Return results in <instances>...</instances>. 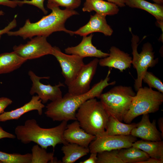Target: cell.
<instances>
[{"label": "cell", "mask_w": 163, "mask_h": 163, "mask_svg": "<svg viewBox=\"0 0 163 163\" xmlns=\"http://www.w3.org/2000/svg\"><path fill=\"white\" fill-rule=\"evenodd\" d=\"M110 71L109 69L105 78L94 84L87 92L76 95H70L67 93L61 98L48 104L46 107V116L53 121L67 122L76 120V111L82 104L89 99L99 98L105 88L115 84V81L109 82Z\"/></svg>", "instance_id": "cell-1"}, {"label": "cell", "mask_w": 163, "mask_h": 163, "mask_svg": "<svg viewBox=\"0 0 163 163\" xmlns=\"http://www.w3.org/2000/svg\"><path fill=\"white\" fill-rule=\"evenodd\" d=\"M51 12L43 17L37 22L32 23L29 19L26 20L24 26L15 31H9V36H19L24 39H31L37 36L48 37L53 33L63 31L71 35H74L73 31L65 27L66 20L71 17L78 14L74 10L66 8L60 9L59 7L51 9Z\"/></svg>", "instance_id": "cell-2"}, {"label": "cell", "mask_w": 163, "mask_h": 163, "mask_svg": "<svg viewBox=\"0 0 163 163\" xmlns=\"http://www.w3.org/2000/svg\"><path fill=\"white\" fill-rule=\"evenodd\" d=\"M67 122L62 121L58 125L51 128L41 127L36 120L32 119L26 120L24 125L17 126L14 133L17 139L24 144L34 142L46 149L49 146L54 149L58 144L67 142L64 139L63 133Z\"/></svg>", "instance_id": "cell-3"}, {"label": "cell", "mask_w": 163, "mask_h": 163, "mask_svg": "<svg viewBox=\"0 0 163 163\" xmlns=\"http://www.w3.org/2000/svg\"><path fill=\"white\" fill-rule=\"evenodd\" d=\"M78 110L76 120L85 131L96 136L104 133L109 115L100 101L89 99Z\"/></svg>", "instance_id": "cell-4"}, {"label": "cell", "mask_w": 163, "mask_h": 163, "mask_svg": "<svg viewBox=\"0 0 163 163\" xmlns=\"http://www.w3.org/2000/svg\"><path fill=\"white\" fill-rule=\"evenodd\" d=\"M136 94L131 87L120 85L102 93L99 98L109 116L122 122Z\"/></svg>", "instance_id": "cell-5"}, {"label": "cell", "mask_w": 163, "mask_h": 163, "mask_svg": "<svg viewBox=\"0 0 163 163\" xmlns=\"http://www.w3.org/2000/svg\"><path fill=\"white\" fill-rule=\"evenodd\" d=\"M130 108L124 116L123 121L131 123L140 115L158 111L163 102V93L147 87H142L137 91Z\"/></svg>", "instance_id": "cell-6"}, {"label": "cell", "mask_w": 163, "mask_h": 163, "mask_svg": "<svg viewBox=\"0 0 163 163\" xmlns=\"http://www.w3.org/2000/svg\"><path fill=\"white\" fill-rule=\"evenodd\" d=\"M132 34L131 46L133 58L132 64L136 69L137 78L135 80L134 88L136 91L142 87V78L149 68L154 67L158 63V58L155 59L154 52L152 45L149 42L144 43L140 53L137 51L138 43L139 41V37Z\"/></svg>", "instance_id": "cell-7"}, {"label": "cell", "mask_w": 163, "mask_h": 163, "mask_svg": "<svg viewBox=\"0 0 163 163\" xmlns=\"http://www.w3.org/2000/svg\"><path fill=\"white\" fill-rule=\"evenodd\" d=\"M136 137L129 135H109L104 133L96 136L89 145L91 153H98L104 151L119 150L132 146Z\"/></svg>", "instance_id": "cell-8"}, {"label": "cell", "mask_w": 163, "mask_h": 163, "mask_svg": "<svg viewBox=\"0 0 163 163\" xmlns=\"http://www.w3.org/2000/svg\"><path fill=\"white\" fill-rule=\"evenodd\" d=\"M52 55L59 62L62 74L65 78V83L68 86L75 80L85 65L83 58L76 55L64 53L56 46L53 47Z\"/></svg>", "instance_id": "cell-9"}, {"label": "cell", "mask_w": 163, "mask_h": 163, "mask_svg": "<svg viewBox=\"0 0 163 163\" xmlns=\"http://www.w3.org/2000/svg\"><path fill=\"white\" fill-rule=\"evenodd\" d=\"M46 38L44 36H35L25 44L14 46L13 51L27 60L52 55L53 46L47 41Z\"/></svg>", "instance_id": "cell-10"}, {"label": "cell", "mask_w": 163, "mask_h": 163, "mask_svg": "<svg viewBox=\"0 0 163 163\" xmlns=\"http://www.w3.org/2000/svg\"><path fill=\"white\" fill-rule=\"evenodd\" d=\"M28 75L32 82V86L30 94L33 95L37 94L43 104H45L50 100L53 101L61 98L62 93L60 87L65 86L60 82L57 85L52 86L50 84L45 85L41 83L40 80L43 79H49V76L39 77L31 70L28 72Z\"/></svg>", "instance_id": "cell-11"}, {"label": "cell", "mask_w": 163, "mask_h": 163, "mask_svg": "<svg viewBox=\"0 0 163 163\" xmlns=\"http://www.w3.org/2000/svg\"><path fill=\"white\" fill-rule=\"evenodd\" d=\"M99 61L95 58L85 64L75 80L68 86V93L73 95H79L90 90V85L96 72Z\"/></svg>", "instance_id": "cell-12"}, {"label": "cell", "mask_w": 163, "mask_h": 163, "mask_svg": "<svg viewBox=\"0 0 163 163\" xmlns=\"http://www.w3.org/2000/svg\"><path fill=\"white\" fill-rule=\"evenodd\" d=\"M132 60V58L129 54L113 46L110 49L109 56L99 60L98 64L101 66L114 68L123 72L130 68Z\"/></svg>", "instance_id": "cell-13"}, {"label": "cell", "mask_w": 163, "mask_h": 163, "mask_svg": "<svg viewBox=\"0 0 163 163\" xmlns=\"http://www.w3.org/2000/svg\"><path fill=\"white\" fill-rule=\"evenodd\" d=\"M156 120L151 122L149 114L142 115L141 121L132 130L131 135L142 139L157 141L162 140L161 133L157 129Z\"/></svg>", "instance_id": "cell-14"}, {"label": "cell", "mask_w": 163, "mask_h": 163, "mask_svg": "<svg viewBox=\"0 0 163 163\" xmlns=\"http://www.w3.org/2000/svg\"><path fill=\"white\" fill-rule=\"evenodd\" d=\"M93 36L91 34L88 36H83L82 41L78 45L66 48L65 53L76 55L83 58L88 57L103 58L108 56L109 53L102 52L93 45L92 42Z\"/></svg>", "instance_id": "cell-15"}, {"label": "cell", "mask_w": 163, "mask_h": 163, "mask_svg": "<svg viewBox=\"0 0 163 163\" xmlns=\"http://www.w3.org/2000/svg\"><path fill=\"white\" fill-rule=\"evenodd\" d=\"M106 16L96 13L91 15L89 21L85 25L75 31H73L74 34L80 36H87L89 34L95 32H99L106 36H111L113 30L107 24Z\"/></svg>", "instance_id": "cell-16"}, {"label": "cell", "mask_w": 163, "mask_h": 163, "mask_svg": "<svg viewBox=\"0 0 163 163\" xmlns=\"http://www.w3.org/2000/svg\"><path fill=\"white\" fill-rule=\"evenodd\" d=\"M64 139L68 143H75L80 146L88 147L96 136L85 131L80 126L78 121L75 120L67 124L63 133Z\"/></svg>", "instance_id": "cell-17"}, {"label": "cell", "mask_w": 163, "mask_h": 163, "mask_svg": "<svg viewBox=\"0 0 163 163\" xmlns=\"http://www.w3.org/2000/svg\"><path fill=\"white\" fill-rule=\"evenodd\" d=\"M45 107L37 95H33L30 100L21 107L10 111L5 112L0 114V122L19 119L24 114L34 110L37 111L39 115L43 113Z\"/></svg>", "instance_id": "cell-18"}, {"label": "cell", "mask_w": 163, "mask_h": 163, "mask_svg": "<svg viewBox=\"0 0 163 163\" xmlns=\"http://www.w3.org/2000/svg\"><path fill=\"white\" fill-rule=\"evenodd\" d=\"M82 10L88 12L94 11L97 14L106 16L117 14L119 9L115 4L103 0H85Z\"/></svg>", "instance_id": "cell-19"}, {"label": "cell", "mask_w": 163, "mask_h": 163, "mask_svg": "<svg viewBox=\"0 0 163 163\" xmlns=\"http://www.w3.org/2000/svg\"><path fill=\"white\" fill-rule=\"evenodd\" d=\"M27 61L14 51L0 54V74L11 72Z\"/></svg>", "instance_id": "cell-20"}, {"label": "cell", "mask_w": 163, "mask_h": 163, "mask_svg": "<svg viewBox=\"0 0 163 163\" xmlns=\"http://www.w3.org/2000/svg\"><path fill=\"white\" fill-rule=\"evenodd\" d=\"M125 5L132 8L141 9L154 16L157 21H163V6L156 3H152L145 0H125Z\"/></svg>", "instance_id": "cell-21"}, {"label": "cell", "mask_w": 163, "mask_h": 163, "mask_svg": "<svg viewBox=\"0 0 163 163\" xmlns=\"http://www.w3.org/2000/svg\"><path fill=\"white\" fill-rule=\"evenodd\" d=\"M132 146L138 148L147 153L150 157L163 160V142L141 139L136 140Z\"/></svg>", "instance_id": "cell-22"}, {"label": "cell", "mask_w": 163, "mask_h": 163, "mask_svg": "<svg viewBox=\"0 0 163 163\" xmlns=\"http://www.w3.org/2000/svg\"><path fill=\"white\" fill-rule=\"evenodd\" d=\"M61 150L64 154L62 163H73L80 158L87 155L90 152L88 147L70 143L63 145Z\"/></svg>", "instance_id": "cell-23"}, {"label": "cell", "mask_w": 163, "mask_h": 163, "mask_svg": "<svg viewBox=\"0 0 163 163\" xmlns=\"http://www.w3.org/2000/svg\"><path fill=\"white\" fill-rule=\"evenodd\" d=\"M136 123H124L109 116L104 134L109 135H129Z\"/></svg>", "instance_id": "cell-24"}, {"label": "cell", "mask_w": 163, "mask_h": 163, "mask_svg": "<svg viewBox=\"0 0 163 163\" xmlns=\"http://www.w3.org/2000/svg\"><path fill=\"white\" fill-rule=\"evenodd\" d=\"M118 154L124 163H141L150 158L145 152L132 146L118 150Z\"/></svg>", "instance_id": "cell-25"}, {"label": "cell", "mask_w": 163, "mask_h": 163, "mask_svg": "<svg viewBox=\"0 0 163 163\" xmlns=\"http://www.w3.org/2000/svg\"><path fill=\"white\" fill-rule=\"evenodd\" d=\"M31 163H58L54 157V152H48L46 149L38 145H34L31 149Z\"/></svg>", "instance_id": "cell-26"}, {"label": "cell", "mask_w": 163, "mask_h": 163, "mask_svg": "<svg viewBox=\"0 0 163 163\" xmlns=\"http://www.w3.org/2000/svg\"><path fill=\"white\" fill-rule=\"evenodd\" d=\"M32 155L10 154L0 151V161L2 163H31Z\"/></svg>", "instance_id": "cell-27"}, {"label": "cell", "mask_w": 163, "mask_h": 163, "mask_svg": "<svg viewBox=\"0 0 163 163\" xmlns=\"http://www.w3.org/2000/svg\"><path fill=\"white\" fill-rule=\"evenodd\" d=\"M97 163H124L118 154V150L97 153Z\"/></svg>", "instance_id": "cell-28"}, {"label": "cell", "mask_w": 163, "mask_h": 163, "mask_svg": "<svg viewBox=\"0 0 163 163\" xmlns=\"http://www.w3.org/2000/svg\"><path fill=\"white\" fill-rule=\"evenodd\" d=\"M81 3V0H48L47 7L50 9L60 6L74 10L80 6Z\"/></svg>", "instance_id": "cell-29"}, {"label": "cell", "mask_w": 163, "mask_h": 163, "mask_svg": "<svg viewBox=\"0 0 163 163\" xmlns=\"http://www.w3.org/2000/svg\"><path fill=\"white\" fill-rule=\"evenodd\" d=\"M142 81L147 84L149 88H155L163 93V84L162 81L152 73L147 71L143 76Z\"/></svg>", "instance_id": "cell-30"}, {"label": "cell", "mask_w": 163, "mask_h": 163, "mask_svg": "<svg viewBox=\"0 0 163 163\" xmlns=\"http://www.w3.org/2000/svg\"><path fill=\"white\" fill-rule=\"evenodd\" d=\"M16 0L18 5L19 6H21L24 4L33 5L40 9L44 14H46L48 13L44 5V2L45 0Z\"/></svg>", "instance_id": "cell-31"}, {"label": "cell", "mask_w": 163, "mask_h": 163, "mask_svg": "<svg viewBox=\"0 0 163 163\" xmlns=\"http://www.w3.org/2000/svg\"><path fill=\"white\" fill-rule=\"evenodd\" d=\"M5 14L4 12L2 10L0 11V16L3 15ZM17 15H15L14 19L10 22L8 25L4 29L0 30V39H1L2 35L4 34H7L8 32L10 31L11 30L13 29L16 27L17 25V21L16 18Z\"/></svg>", "instance_id": "cell-32"}, {"label": "cell", "mask_w": 163, "mask_h": 163, "mask_svg": "<svg viewBox=\"0 0 163 163\" xmlns=\"http://www.w3.org/2000/svg\"><path fill=\"white\" fill-rule=\"evenodd\" d=\"M13 102L10 99L4 97H0V114L3 113L5 109Z\"/></svg>", "instance_id": "cell-33"}, {"label": "cell", "mask_w": 163, "mask_h": 163, "mask_svg": "<svg viewBox=\"0 0 163 163\" xmlns=\"http://www.w3.org/2000/svg\"><path fill=\"white\" fill-rule=\"evenodd\" d=\"M0 5L6 6L12 8H14L18 5L16 0H0Z\"/></svg>", "instance_id": "cell-34"}, {"label": "cell", "mask_w": 163, "mask_h": 163, "mask_svg": "<svg viewBox=\"0 0 163 163\" xmlns=\"http://www.w3.org/2000/svg\"><path fill=\"white\" fill-rule=\"evenodd\" d=\"M15 138V135L6 132L0 126V139L5 138L14 139Z\"/></svg>", "instance_id": "cell-35"}, {"label": "cell", "mask_w": 163, "mask_h": 163, "mask_svg": "<svg viewBox=\"0 0 163 163\" xmlns=\"http://www.w3.org/2000/svg\"><path fill=\"white\" fill-rule=\"evenodd\" d=\"M91 153L90 156L88 159L84 161H80V163H97V153L95 152Z\"/></svg>", "instance_id": "cell-36"}, {"label": "cell", "mask_w": 163, "mask_h": 163, "mask_svg": "<svg viewBox=\"0 0 163 163\" xmlns=\"http://www.w3.org/2000/svg\"><path fill=\"white\" fill-rule=\"evenodd\" d=\"M108 2L116 5L118 7H120L125 6V0H107Z\"/></svg>", "instance_id": "cell-37"}, {"label": "cell", "mask_w": 163, "mask_h": 163, "mask_svg": "<svg viewBox=\"0 0 163 163\" xmlns=\"http://www.w3.org/2000/svg\"><path fill=\"white\" fill-rule=\"evenodd\" d=\"M163 160H160L150 157L148 159L141 163H163Z\"/></svg>", "instance_id": "cell-38"}, {"label": "cell", "mask_w": 163, "mask_h": 163, "mask_svg": "<svg viewBox=\"0 0 163 163\" xmlns=\"http://www.w3.org/2000/svg\"><path fill=\"white\" fill-rule=\"evenodd\" d=\"M158 124L162 138H163V118H159L158 121Z\"/></svg>", "instance_id": "cell-39"}, {"label": "cell", "mask_w": 163, "mask_h": 163, "mask_svg": "<svg viewBox=\"0 0 163 163\" xmlns=\"http://www.w3.org/2000/svg\"><path fill=\"white\" fill-rule=\"evenodd\" d=\"M155 3L162 5L163 0H152Z\"/></svg>", "instance_id": "cell-40"}, {"label": "cell", "mask_w": 163, "mask_h": 163, "mask_svg": "<svg viewBox=\"0 0 163 163\" xmlns=\"http://www.w3.org/2000/svg\"><path fill=\"white\" fill-rule=\"evenodd\" d=\"M0 163H2V162L1 161H0Z\"/></svg>", "instance_id": "cell-41"}]
</instances>
